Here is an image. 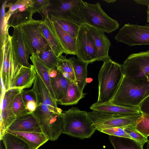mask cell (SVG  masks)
Returning a JSON list of instances; mask_svg holds the SVG:
<instances>
[{
    "instance_id": "6da1fadb",
    "label": "cell",
    "mask_w": 149,
    "mask_h": 149,
    "mask_svg": "<svg viewBox=\"0 0 149 149\" xmlns=\"http://www.w3.org/2000/svg\"><path fill=\"white\" fill-rule=\"evenodd\" d=\"M149 95V82L147 76L132 78L124 75L114 96L110 101L122 106L138 107Z\"/></svg>"
},
{
    "instance_id": "7a4b0ae2",
    "label": "cell",
    "mask_w": 149,
    "mask_h": 149,
    "mask_svg": "<svg viewBox=\"0 0 149 149\" xmlns=\"http://www.w3.org/2000/svg\"><path fill=\"white\" fill-rule=\"evenodd\" d=\"M123 76L121 65L111 58L104 61L98 75L97 102L110 101L116 93Z\"/></svg>"
},
{
    "instance_id": "3957f363",
    "label": "cell",
    "mask_w": 149,
    "mask_h": 149,
    "mask_svg": "<svg viewBox=\"0 0 149 149\" xmlns=\"http://www.w3.org/2000/svg\"><path fill=\"white\" fill-rule=\"evenodd\" d=\"M24 67L19 63L13 49L12 36L9 34L1 47L0 76L5 91L12 88Z\"/></svg>"
},
{
    "instance_id": "277c9868",
    "label": "cell",
    "mask_w": 149,
    "mask_h": 149,
    "mask_svg": "<svg viewBox=\"0 0 149 149\" xmlns=\"http://www.w3.org/2000/svg\"><path fill=\"white\" fill-rule=\"evenodd\" d=\"M63 113V133L83 139L90 138L96 130L86 111L72 107Z\"/></svg>"
},
{
    "instance_id": "5b68a950",
    "label": "cell",
    "mask_w": 149,
    "mask_h": 149,
    "mask_svg": "<svg viewBox=\"0 0 149 149\" xmlns=\"http://www.w3.org/2000/svg\"><path fill=\"white\" fill-rule=\"evenodd\" d=\"M80 13L84 24L104 33H112L119 28L118 22L108 16L99 2L91 4L83 1Z\"/></svg>"
},
{
    "instance_id": "8992f818",
    "label": "cell",
    "mask_w": 149,
    "mask_h": 149,
    "mask_svg": "<svg viewBox=\"0 0 149 149\" xmlns=\"http://www.w3.org/2000/svg\"><path fill=\"white\" fill-rule=\"evenodd\" d=\"M42 21L32 18L18 26L30 55L34 54L36 56L49 47L40 32V26Z\"/></svg>"
},
{
    "instance_id": "52a82bcc",
    "label": "cell",
    "mask_w": 149,
    "mask_h": 149,
    "mask_svg": "<svg viewBox=\"0 0 149 149\" xmlns=\"http://www.w3.org/2000/svg\"><path fill=\"white\" fill-rule=\"evenodd\" d=\"M87 114L97 130L136 124L142 115L140 113L124 116L95 111L88 112Z\"/></svg>"
},
{
    "instance_id": "ba28073f",
    "label": "cell",
    "mask_w": 149,
    "mask_h": 149,
    "mask_svg": "<svg viewBox=\"0 0 149 149\" xmlns=\"http://www.w3.org/2000/svg\"><path fill=\"white\" fill-rule=\"evenodd\" d=\"M34 90L36 96L37 106L32 113L38 123L55 114L62 113V110L57 107L58 102L53 99L45 85L38 86Z\"/></svg>"
},
{
    "instance_id": "9c48e42d",
    "label": "cell",
    "mask_w": 149,
    "mask_h": 149,
    "mask_svg": "<svg viewBox=\"0 0 149 149\" xmlns=\"http://www.w3.org/2000/svg\"><path fill=\"white\" fill-rule=\"evenodd\" d=\"M114 40L130 46L149 45V25L126 24L115 36Z\"/></svg>"
},
{
    "instance_id": "30bf717a",
    "label": "cell",
    "mask_w": 149,
    "mask_h": 149,
    "mask_svg": "<svg viewBox=\"0 0 149 149\" xmlns=\"http://www.w3.org/2000/svg\"><path fill=\"white\" fill-rule=\"evenodd\" d=\"M81 0H57L52 2L48 9L49 15L74 22L79 25L84 24L80 16Z\"/></svg>"
},
{
    "instance_id": "8fae6325",
    "label": "cell",
    "mask_w": 149,
    "mask_h": 149,
    "mask_svg": "<svg viewBox=\"0 0 149 149\" xmlns=\"http://www.w3.org/2000/svg\"><path fill=\"white\" fill-rule=\"evenodd\" d=\"M76 55L78 59L88 64L97 61L95 41L85 24L81 26L76 38Z\"/></svg>"
},
{
    "instance_id": "7c38bea8",
    "label": "cell",
    "mask_w": 149,
    "mask_h": 149,
    "mask_svg": "<svg viewBox=\"0 0 149 149\" xmlns=\"http://www.w3.org/2000/svg\"><path fill=\"white\" fill-rule=\"evenodd\" d=\"M124 75L132 78H141L149 73V50L130 55L122 65Z\"/></svg>"
},
{
    "instance_id": "4fadbf2b",
    "label": "cell",
    "mask_w": 149,
    "mask_h": 149,
    "mask_svg": "<svg viewBox=\"0 0 149 149\" xmlns=\"http://www.w3.org/2000/svg\"><path fill=\"white\" fill-rule=\"evenodd\" d=\"M17 93L10 90L6 91L1 99L0 140L6 131L16 118L13 112L12 106L13 101Z\"/></svg>"
},
{
    "instance_id": "5bb4252c",
    "label": "cell",
    "mask_w": 149,
    "mask_h": 149,
    "mask_svg": "<svg viewBox=\"0 0 149 149\" xmlns=\"http://www.w3.org/2000/svg\"><path fill=\"white\" fill-rule=\"evenodd\" d=\"M43 20L58 41L64 53L66 55H76V38L72 37L49 16L45 17Z\"/></svg>"
},
{
    "instance_id": "9a60e30c",
    "label": "cell",
    "mask_w": 149,
    "mask_h": 149,
    "mask_svg": "<svg viewBox=\"0 0 149 149\" xmlns=\"http://www.w3.org/2000/svg\"><path fill=\"white\" fill-rule=\"evenodd\" d=\"M38 123L42 132L46 137L51 141H56L63 133V113L56 114Z\"/></svg>"
},
{
    "instance_id": "2e32d148",
    "label": "cell",
    "mask_w": 149,
    "mask_h": 149,
    "mask_svg": "<svg viewBox=\"0 0 149 149\" xmlns=\"http://www.w3.org/2000/svg\"><path fill=\"white\" fill-rule=\"evenodd\" d=\"M90 108L92 111L124 116L141 113L138 107L122 106L112 103L110 101L103 102H97L92 104Z\"/></svg>"
},
{
    "instance_id": "e0dca14e",
    "label": "cell",
    "mask_w": 149,
    "mask_h": 149,
    "mask_svg": "<svg viewBox=\"0 0 149 149\" xmlns=\"http://www.w3.org/2000/svg\"><path fill=\"white\" fill-rule=\"evenodd\" d=\"M12 36L13 47L16 57L20 64L22 66L30 68L31 65L29 62L30 55L19 28H13Z\"/></svg>"
},
{
    "instance_id": "ac0fdd59",
    "label": "cell",
    "mask_w": 149,
    "mask_h": 149,
    "mask_svg": "<svg viewBox=\"0 0 149 149\" xmlns=\"http://www.w3.org/2000/svg\"><path fill=\"white\" fill-rule=\"evenodd\" d=\"M7 130L42 132L36 118L33 113L31 112L17 117L16 119Z\"/></svg>"
},
{
    "instance_id": "d6986e66",
    "label": "cell",
    "mask_w": 149,
    "mask_h": 149,
    "mask_svg": "<svg viewBox=\"0 0 149 149\" xmlns=\"http://www.w3.org/2000/svg\"><path fill=\"white\" fill-rule=\"evenodd\" d=\"M87 26L95 41L97 51L96 61L104 62L110 59L109 52L111 43L109 40L104 33Z\"/></svg>"
},
{
    "instance_id": "ffe728a7",
    "label": "cell",
    "mask_w": 149,
    "mask_h": 149,
    "mask_svg": "<svg viewBox=\"0 0 149 149\" xmlns=\"http://www.w3.org/2000/svg\"><path fill=\"white\" fill-rule=\"evenodd\" d=\"M6 132L19 138L27 145L29 149H38L49 140L42 132H19L8 130Z\"/></svg>"
},
{
    "instance_id": "44dd1931",
    "label": "cell",
    "mask_w": 149,
    "mask_h": 149,
    "mask_svg": "<svg viewBox=\"0 0 149 149\" xmlns=\"http://www.w3.org/2000/svg\"><path fill=\"white\" fill-rule=\"evenodd\" d=\"M36 73L33 65H31L30 68L24 67L17 77L12 88H17L22 90L30 87L35 80Z\"/></svg>"
},
{
    "instance_id": "7402d4cb",
    "label": "cell",
    "mask_w": 149,
    "mask_h": 149,
    "mask_svg": "<svg viewBox=\"0 0 149 149\" xmlns=\"http://www.w3.org/2000/svg\"><path fill=\"white\" fill-rule=\"evenodd\" d=\"M73 65L76 82L80 90L82 92L86 85L87 66L88 65L74 56L69 58Z\"/></svg>"
},
{
    "instance_id": "603a6c76",
    "label": "cell",
    "mask_w": 149,
    "mask_h": 149,
    "mask_svg": "<svg viewBox=\"0 0 149 149\" xmlns=\"http://www.w3.org/2000/svg\"><path fill=\"white\" fill-rule=\"evenodd\" d=\"M50 79L52 88L58 102L65 96L71 81L59 71L56 76Z\"/></svg>"
},
{
    "instance_id": "cb8c5ba5",
    "label": "cell",
    "mask_w": 149,
    "mask_h": 149,
    "mask_svg": "<svg viewBox=\"0 0 149 149\" xmlns=\"http://www.w3.org/2000/svg\"><path fill=\"white\" fill-rule=\"evenodd\" d=\"M86 94L80 90L75 82L71 81L65 96L58 103L65 106L76 104Z\"/></svg>"
},
{
    "instance_id": "d4e9b609",
    "label": "cell",
    "mask_w": 149,
    "mask_h": 149,
    "mask_svg": "<svg viewBox=\"0 0 149 149\" xmlns=\"http://www.w3.org/2000/svg\"><path fill=\"white\" fill-rule=\"evenodd\" d=\"M30 58L37 74L40 76L45 84L53 99L56 101L51 86L49 74V68L44 64L34 54L31 55Z\"/></svg>"
},
{
    "instance_id": "484cf974",
    "label": "cell",
    "mask_w": 149,
    "mask_h": 149,
    "mask_svg": "<svg viewBox=\"0 0 149 149\" xmlns=\"http://www.w3.org/2000/svg\"><path fill=\"white\" fill-rule=\"evenodd\" d=\"M29 8H19L10 14L8 20V28L18 26L32 19Z\"/></svg>"
},
{
    "instance_id": "4316f807",
    "label": "cell",
    "mask_w": 149,
    "mask_h": 149,
    "mask_svg": "<svg viewBox=\"0 0 149 149\" xmlns=\"http://www.w3.org/2000/svg\"><path fill=\"white\" fill-rule=\"evenodd\" d=\"M40 29L41 34L57 58L64 53L58 41L47 27L44 20L41 24Z\"/></svg>"
},
{
    "instance_id": "83f0119b",
    "label": "cell",
    "mask_w": 149,
    "mask_h": 149,
    "mask_svg": "<svg viewBox=\"0 0 149 149\" xmlns=\"http://www.w3.org/2000/svg\"><path fill=\"white\" fill-rule=\"evenodd\" d=\"M114 149H143V145L131 138L109 135Z\"/></svg>"
},
{
    "instance_id": "f1b7e54d",
    "label": "cell",
    "mask_w": 149,
    "mask_h": 149,
    "mask_svg": "<svg viewBox=\"0 0 149 149\" xmlns=\"http://www.w3.org/2000/svg\"><path fill=\"white\" fill-rule=\"evenodd\" d=\"M56 67L62 75L70 81L76 82L74 69L71 61L70 58L62 55L58 58Z\"/></svg>"
},
{
    "instance_id": "f546056e",
    "label": "cell",
    "mask_w": 149,
    "mask_h": 149,
    "mask_svg": "<svg viewBox=\"0 0 149 149\" xmlns=\"http://www.w3.org/2000/svg\"><path fill=\"white\" fill-rule=\"evenodd\" d=\"M1 140L5 149H29L27 145L22 139L6 132Z\"/></svg>"
},
{
    "instance_id": "4dcf8cb0",
    "label": "cell",
    "mask_w": 149,
    "mask_h": 149,
    "mask_svg": "<svg viewBox=\"0 0 149 149\" xmlns=\"http://www.w3.org/2000/svg\"><path fill=\"white\" fill-rule=\"evenodd\" d=\"M51 19L56 22L62 29L72 37L76 38L80 27L75 22L68 19L49 15Z\"/></svg>"
},
{
    "instance_id": "1f68e13d",
    "label": "cell",
    "mask_w": 149,
    "mask_h": 149,
    "mask_svg": "<svg viewBox=\"0 0 149 149\" xmlns=\"http://www.w3.org/2000/svg\"><path fill=\"white\" fill-rule=\"evenodd\" d=\"M36 56L49 69L55 68L57 64L58 58L49 46Z\"/></svg>"
},
{
    "instance_id": "d6a6232c",
    "label": "cell",
    "mask_w": 149,
    "mask_h": 149,
    "mask_svg": "<svg viewBox=\"0 0 149 149\" xmlns=\"http://www.w3.org/2000/svg\"><path fill=\"white\" fill-rule=\"evenodd\" d=\"M8 1L3 2L1 10L0 47L3 45L8 33V21L5 16V8Z\"/></svg>"
},
{
    "instance_id": "836d02e7",
    "label": "cell",
    "mask_w": 149,
    "mask_h": 149,
    "mask_svg": "<svg viewBox=\"0 0 149 149\" xmlns=\"http://www.w3.org/2000/svg\"><path fill=\"white\" fill-rule=\"evenodd\" d=\"M33 0H18L14 3L8 2L6 6V8H8V10L6 13V19L8 20L10 13L19 8L23 7L30 8L33 6Z\"/></svg>"
},
{
    "instance_id": "e575fe53",
    "label": "cell",
    "mask_w": 149,
    "mask_h": 149,
    "mask_svg": "<svg viewBox=\"0 0 149 149\" xmlns=\"http://www.w3.org/2000/svg\"><path fill=\"white\" fill-rule=\"evenodd\" d=\"M136 124L129 125L123 127L125 131L128 134L131 138L143 146L149 141L147 138L139 132L136 129Z\"/></svg>"
},
{
    "instance_id": "d590c367",
    "label": "cell",
    "mask_w": 149,
    "mask_h": 149,
    "mask_svg": "<svg viewBox=\"0 0 149 149\" xmlns=\"http://www.w3.org/2000/svg\"><path fill=\"white\" fill-rule=\"evenodd\" d=\"M12 109L13 113L16 117L30 112L26 109L21 92L16 96L14 99L13 102Z\"/></svg>"
},
{
    "instance_id": "8d00e7d4",
    "label": "cell",
    "mask_w": 149,
    "mask_h": 149,
    "mask_svg": "<svg viewBox=\"0 0 149 149\" xmlns=\"http://www.w3.org/2000/svg\"><path fill=\"white\" fill-rule=\"evenodd\" d=\"M136 129L145 137L149 136V115L142 114L136 125Z\"/></svg>"
},
{
    "instance_id": "74e56055",
    "label": "cell",
    "mask_w": 149,
    "mask_h": 149,
    "mask_svg": "<svg viewBox=\"0 0 149 149\" xmlns=\"http://www.w3.org/2000/svg\"><path fill=\"white\" fill-rule=\"evenodd\" d=\"M51 3L49 0H33V6L29 8L31 16L36 13H43L47 10V8L49 6Z\"/></svg>"
},
{
    "instance_id": "f35d334b",
    "label": "cell",
    "mask_w": 149,
    "mask_h": 149,
    "mask_svg": "<svg viewBox=\"0 0 149 149\" xmlns=\"http://www.w3.org/2000/svg\"><path fill=\"white\" fill-rule=\"evenodd\" d=\"M98 131L109 135L132 139L129 135L125 131L123 127L100 129Z\"/></svg>"
},
{
    "instance_id": "ab89813d",
    "label": "cell",
    "mask_w": 149,
    "mask_h": 149,
    "mask_svg": "<svg viewBox=\"0 0 149 149\" xmlns=\"http://www.w3.org/2000/svg\"><path fill=\"white\" fill-rule=\"evenodd\" d=\"M22 97L26 105L29 102L34 101L37 103V97L35 92L32 89L31 90H22L21 91Z\"/></svg>"
},
{
    "instance_id": "60d3db41",
    "label": "cell",
    "mask_w": 149,
    "mask_h": 149,
    "mask_svg": "<svg viewBox=\"0 0 149 149\" xmlns=\"http://www.w3.org/2000/svg\"><path fill=\"white\" fill-rule=\"evenodd\" d=\"M138 108L142 114L149 115V95L141 102Z\"/></svg>"
},
{
    "instance_id": "b9f144b4",
    "label": "cell",
    "mask_w": 149,
    "mask_h": 149,
    "mask_svg": "<svg viewBox=\"0 0 149 149\" xmlns=\"http://www.w3.org/2000/svg\"><path fill=\"white\" fill-rule=\"evenodd\" d=\"M37 103L34 101L28 102L26 104L27 110L29 112L33 113L36 109L37 107Z\"/></svg>"
},
{
    "instance_id": "7bdbcfd3",
    "label": "cell",
    "mask_w": 149,
    "mask_h": 149,
    "mask_svg": "<svg viewBox=\"0 0 149 149\" xmlns=\"http://www.w3.org/2000/svg\"><path fill=\"white\" fill-rule=\"evenodd\" d=\"M136 3L147 6V12L149 11V0H134Z\"/></svg>"
},
{
    "instance_id": "ee69618b",
    "label": "cell",
    "mask_w": 149,
    "mask_h": 149,
    "mask_svg": "<svg viewBox=\"0 0 149 149\" xmlns=\"http://www.w3.org/2000/svg\"><path fill=\"white\" fill-rule=\"evenodd\" d=\"M103 1H105L107 3H113L116 1L115 0H103Z\"/></svg>"
},
{
    "instance_id": "f6af8a7d",
    "label": "cell",
    "mask_w": 149,
    "mask_h": 149,
    "mask_svg": "<svg viewBox=\"0 0 149 149\" xmlns=\"http://www.w3.org/2000/svg\"><path fill=\"white\" fill-rule=\"evenodd\" d=\"M147 22L149 23V11L147 12Z\"/></svg>"
},
{
    "instance_id": "bcb514c9",
    "label": "cell",
    "mask_w": 149,
    "mask_h": 149,
    "mask_svg": "<svg viewBox=\"0 0 149 149\" xmlns=\"http://www.w3.org/2000/svg\"><path fill=\"white\" fill-rule=\"evenodd\" d=\"M146 149H149V141L148 142L146 146Z\"/></svg>"
},
{
    "instance_id": "7dc6e473",
    "label": "cell",
    "mask_w": 149,
    "mask_h": 149,
    "mask_svg": "<svg viewBox=\"0 0 149 149\" xmlns=\"http://www.w3.org/2000/svg\"><path fill=\"white\" fill-rule=\"evenodd\" d=\"M146 76H147L148 81L149 82V73Z\"/></svg>"
}]
</instances>
